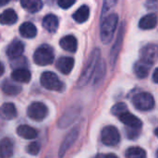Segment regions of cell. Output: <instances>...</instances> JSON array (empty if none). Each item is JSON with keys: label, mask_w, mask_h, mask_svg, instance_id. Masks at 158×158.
<instances>
[{"label": "cell", "mask_w": 158, "mask_h": 158, "mask_svg": "<svg viewBox=\"0 0 158 158\" xmlns=\"http://www.w3.org/2000/svg\"><path fill=\"white\" fill-rule=\"evenodd\" d=\"M59 44L62 49H64L68 52L74 53L77 51L78 42H77L76 37L73 35H66V36L62 37L59 41Z\"/></svg>", "instance_id": "14"}, {"label": "cell", "mask_w": 158, "mask_h": 158, "mask_svg": "<svg viewBox=\"0 0 158 158\" xmlns=\"http://www.w3.org/2000/svg\"><path fill=\"white\" fill-rule=\"evenodd\" d=\"M100 56H101V52H100L99 48L94 49L91 53V55L87 60V63H86V65L80 76V79L78 81L79 87L85 86L89 82L91 78L94 75V72L96 71V69L100 62Z\"/></svg>", "instance_id": "1"}, {"label": "cell", "mask_w": 158, "mask_h": 158, "mask_svg": "<svg viewBox=\"0 0 158 158\" xmlns=\"http://www.w3.org/2000/svg\"><path fill=\"white\" fill-rule=\"evenodd\" d=\"M101 140L104 144L107 146L117 145L120 141V134L118 130L114 126H106L102 130Z\"/></svg>", "instance_id": "7"}, {"label": "cell", "mask_w": 158, "mask_h": 158, "mask_svg": "<svg viewBox=\"0 0 158 158\" xmlns=\"http://www.w3.org/2000/svg\"><path fill=\"white\" fill-rule=\"evenodd\" d=\"M48 114L47 106L42 102H32L27 109V115L34 121H42Z\"/></svg>", "instance_id": "6"}, {"label": "cell", "mask_w": 158, "mask_h": 158, "mask_svg": "<svg viewBox=\"0 0 158 158\" xmlns=\"http://www.w3.org/2000/svg\"><path fill=\"white\" fill-rule=\"evenodd\" d=\"M156 158H158V150L156 151Z\"/></svg>", "instance_id": "38"}, {"label": "cell", "mask_w": 158, "mask_h": 158, "mask_svg": "<svg viewBox=\"0 0 158 158\" xmlns=\"http://www.w3.org/2000/svg\"><path fill=\"white\" fill-rule=\"evenodd\" d=\"M153 81H154V82L158 84V68L155 69V71L153 73Z\"/></svg>", "instance_id": "34"}, {"label": "cell", "mask_w": 158, "mask_h": 158, "mask_svg": "<svg viewBox=\"0 0 158 158\" xmlns=\"http://www.w3.org/2000/svg\"><path fill=\"white\" fill-rule=\"evenodd\" d=\"M17 133L19 137L26 140H33L38 136V132L35 129L29 125H20L17 128Z\"/></svg>", "instance_id": "17"}, {"label": "cell", "mask_w": 158, "mask_h": 158, "mask_svg": "<svg viewBox=\"0 0 158 158\" xmlns=\"http://www.w3.org/2000/svg\"><path fill=\"white\" fill-rule=\"evenodd\" d=\"M157 16L156 14H147L141 18L139 21V27L143 30H150L157 25Z\"/></svg>", "instance_id": "18"}, {"label": "cell", "mask_w": 158, "mask_h": 158, "mask_svg": "<svg viewBox=\"0 0 158 158\" xmlns=\"http://www.w3.org/2000/svg\"><path fill=\"white\" fill-rule=\"evenodd\" d=\"M1 114L6 119H13L17 117V109L13 103H5L1 106Z\"/></svg>", "instance_id": "26"}, {"label": "cell", "mask_w": 158, "mask_h": 158, "mask_svg": "<svg viewBox=\"0 0 158 158\" xmlns=\"http://www.w3.org/2000/svg\"><path fill=\"white\" fill-rule=\"evenodd\" d=\"M118 24V16L117 13L107 15L101 22L100 26V37L104 44H108L117 30Z\"/></svg>", "instance_id": "2"}, {"label": "cell", "mask_w": 158, "mask_h": 158, "mask_svg": "<svg viewBox=\"0 0 158 158\" xmlns=\"http://www.w3.org/2000/svg\"><path fill=\"white\" fill-rule=\"evenodd\" d=\"M73 19L78 22V23H83L85 22L89 17H90V8L87 5H82L72 15Z\"/></svg>", "instance_id": "21"}, {"label": "cell", "mask_w": 158, "mask_h": 158, "mask_svg": "<svg viewBox=\"0 0 158 158\" xmlns=\"http://www.w3.org/2000/svg\"><path fill=\"white\" fill-rule=\"evenodd\" d=\"M19 34L27 39L34 38L37 34V29L31 22L26 21L19 26Z\"/></svg>", "instance_id": "19"}, {"label": "cell", "mask_w": 158, "mask_h": 158, "mask_svg": "<svg viewBox=\"0 0 158 158\" xmlns=\"http://www.w3.org/2000/svg\"><path fill=\"white\" fill-rule=\"evenodd\" d=\"M138 135H139V133H138V131L137 130H132L131 129V131H128V136L131 139H135V138L138 137Z\"/></svg>", "instance_id": "33"}, {"label": "cell", "mask_w": 158, "mask_h": 158, "mask_svg": "<svg viewBox=\"0 0 158 158\" xmlns=\"http://www.w3.org/2000/svg\"><path fill=\"white\" fill-rule=\"evenodd\" d=\"M41 149V145L38 142H31L26 148V151L28 154L31 155V156H37L40 152Z\"/></svg>", "instance_id": "29"}, {"label": "cell", "mask_w": 158, "mask_h": 158, "mask_svg": "<svg viewBox=\"0 0 158 158\" xmlns=\"http://www.w3.org/2000/svg\"><path fill=\"white\" fill-rule=\"evenodd\" d=\"M141 53L142 58L154 62L155 57L158 55V46L156 44H148L141 50Z\"/></svg>", "instance_id": "25"}, {"label": "cell", "mask_w": 158, "mask_h": 158, "mask_svg": "<svg viewBox=\"0 0 158 158\" xmlns=\"http://www.w3.org/2000/svg\"><path fill=\"white\" fill-rule=\"evenodd\" d=\"M40 82L43 87L50 91L63 92L65 84L58 79L56 74L51 71H44L40 77Z\"/></svg>", "instance_id": "3"}, {"label": "cell", "mask_w": 158, "mask_h": 158, "mask_svg": "<svg viewBox=\"0 0 158 158\" xmlns=\"http://www.w3.org/2000/svg\"><path fill=\"white\" fill-rule=\"evenodd\" d=\"M126 158H146V152L139 146L130 147L126 153Z\"/></svg>", "instance_id": "27"}, {"label": "cell", "mask_w": 158, "mask_h": 158, "mask_svg": "<svg viewBox=\"0 0 158 158\" xmlns=\"http://www.w3.org/2000/svg\"><path fill=\"white\" fill-rule=\"evenodd\" d=\"M74 58L70 56H61L59 59H57L56 66L61 73L67 75L71 72L74 67Z\"/></svg>", "instance_id": "13"}, {"label": "cell", "mask_w": 158, "mask_h": 158, "mask_svg": "<svg viewBox=\"0 0 158 158\" xmlns=\"http://www.w3.org/2000/svg\"><path fill=\"white\" fill-rule=\"evenodd\" d=\"M118 118L123 124H125L126 126H128L129 128H131L132 130L139 131L143 126L142 120L140 118H138L136 116H134L133 114L130 113L129 111L126 112L125 114L121 115Z\"/></svg>", "instance_id": "12"}, {"label": "cell", "mask_w": 158, "mask_h": 158, "mask_svg": "<svg viewBox=\"0 0 158 158\" xmlns=\"http://www.w3.org/2000/svg\"><path fill=\"white\" fill-rule=\"evenodd\" d=\"M95 158H105V156H103L102 155H98V156H96Z\"/></svg>", "instance_id": "36"}, {"label": "cell", "mask_w": 158, "mask_h": 158, "mask_svg": "<svg viewBox=\"0 0 158 158\" xmlns=\"http://www.w3.org/2000/svg\"><path fill=\"white\" fill-rule=\"evenodd\" d=\"M75 2H76L75 0H58L57 4L61 8L67 9V8H69L72 5H74Z\"/></svg>", "instance_id": "31"}, {"label": "cell", "mask_w": 158, "mask_h": 158, "mask_svg": "<svg viewBox=\"0 0 158 158\" xmlns=\"http://www.w3.org/2000/svg\"><path fill=\"white\" fill-rule=\"evenodd\" d=\"M23 52H24V44L18 39L12 41L6 48V56L11 60L20 57Z\"/></svg>", "instance_id": "10"}, {"label": "cell", "mask_w": 158, "mask_h": 158, "mask_svg": "<svg viewBox=\"0 0 158 158\" xmlns=\"http://www.w3.org/2000/svg\"><path fill=\"white\" fill-rule=\"evenodd\" d=\"M105 70H106L105 62H104V63H103V62L99 63V65H98V67H97V69H96L95 74L94 75V83L97 82L101 78H103V76L105 75Z\"/></svg>", "instance_id": "30"}, {"label": "cell", "mask_w": 158, "mask_h": 158, "mask_svg": "<svg viewBox=\"0 0 158 158\" xmlns=\"http://www.w3.org/2000/svg\"><path fill=\"white\" fill-rule=\"evenodd\" d=\"M116 4H117L116 1H105L103 5V13H106L107 10L110 9V7H112Z\"/></svg>", "instance_id": "32"}, {"label": "cell", "mask_w": 158, "mask_h": 158, "mask_svg": "<svg viewBox=\"0 0 158 158\" xmlns=\"http://www.w3.org/2000/svg\"><path fill=\"white\" fill-rule=\"evenodd\" d=\"M132 104L139 110L149 111L155 107V99L150 93L143 92L133 96Z\"/></svg>", "instance_id": "5"}, {"label": "cell", "mask_w": 158, "mask_h": 158, "mask_svg": "<svg viewBox=\"0 0 158 158\" xmlns=\"http://www.w3.org/2000/svg\"><path fill=\"white\" fill-rule=\"evenodd\" d=\"M54 52L48 44L40 45L33 54V61L39 66L50 65L54 61Z\"/></svg>", "instance_id": "4"}, {"label": "cell", "mask_w": 158, "mask_h": 158, "mask_svg": "<svg viewBox=\"0 0 158 158\" xmlns=\"http://www.w3.org/2000/svg\"><path fill=\"white\" fill-rule=\"evenodd\" d=\"M155 134H156V136L158 137V128H157V129H156V130H155Z\"/></svg>", "instance_id": "37"}, {"label": "cell", "mask_w": 158, "mask_h": 158, "mask_svg": "<svg viewBox=\"0 0 158 158\" xmlns=\"http://www.w3.org/2000/svg\"><path fill=\"white\" fill-rule=\"evenodd\" d=\"M31 72L23 68V69H15V70L12 71L11 73V79L14 81L17 82H22V83H27L31 81Z\"/></svg>", "instance_id": "15"}, {"label": "cell", "mask_w": 158, "mask_h": 158, "mask_svg": "<svg viewBox=\"0 0 158 158\" xmlns=\"http://www.w3.org/2000/svg\"><path fill=\"white\" fill-rule=\"evenodd\" d=\"M124 32H125V23H122L120 28H119V31H118V37L116 39V42L114 43L112 49H111V52H110V63L113 67L116 65L118 56L119 55V51L122 47Z\"/></svg>", "instance_id": "8"}, {"label": "cell", "mask_w": 158, "mask_h": 158, "mask_svg": "<svg viewBox=\"0 0 158 158\" xmlns=\"http://www.w3.org/2000/svg\"><path fill=\"white\" fill-rule=\"evenodd\" d=\"M153 64H154L153 61H150L147 59L141 58L140 60H138L134 65V72L136 76L140 79H143L147 77Z\"/></svg>", "instance_id": "11"}, {"label": "cell", "mask_w": 158, "mask_h": 158, "mask_svg": "<svg viewBox=\"0 0 158 158\" xmlns=\"http://www.w3.org/2000/svg\"><path fill=\"white\" fill-rule=\"evenodd\" d=\"M79 128H74L73 130H71V131L66 136V138L64 139V141L62 142L60 148H59V152H58V156L59 157L62 158L65 154L69 151V149L72 146V144L75 143V141L77 140L78 136H79Z\"/></svg>", "instance_id": "9"}, {"label": "cell", "mask_w": 158, "mask_h": 158, "mask_svg": "<svg viewBox=\"0 0 158 158\" xmlns=\"http://www.w3.org/2000/svg\"><path fill=\"white\" fill-rule=\"evenodd\" d=\"M2 91L7 95H17L21 92V87L15 82L6 79L2 81Z\"/></svg>", "instance_id": "20"}, {"label": "cell", "mask_w": 158, "mask_h": 158, "mask_svg": "<svg viewBox=\"0 0 158 158\" xmlns=\"http://www.w3.org/2000/svg\"><path fill=\"white\" fill-rule=\"evenodd\" d=\"M20 5L25 10L31 13L38 12L43 7V2L40 0H21Z\"/></svg>", "instance_id": "22"}, {"label": "cell", "mask_w": 158, "mask_h": 158, "mask_svg": "<svg viewBox=\"0 0 158 158\" xmlns=\"http://www.w3.org/2000/svg\"><path fill=\"white\" fill-rule=\"evenodd\" d=\"M58 19L54 14H47L43 19V27L49 32H56L58 28Z\"/></svg>", "instance_id": "16"}, {"label": "cell", "mask_w": 158, "mask_h": 158, "mask_svg": "<svg viewBox=\"0 0 158 158\" xmlns=\"http://www.w3.org/2000/svg\"><path fill=\"white\" fill-rule=\"evenodd\" d=\"M126 112H128V106L124 103H118V104L114 105L111 108V113L114 116H117L118 118L121 115L125 114Z\"/></svg>", "instance_id": "28"}, {"label": "cell", "mask_w": 158, "mask_h": 158, "mask_svg": "<svg viewBox=\"0 0 158 158\" xmlns=\"http://www.w3.org/2000/svg\"><path fill=\"white\" fill-rule=\"evenodd\" d=\"M17 20H18L17 13L12 8H7L5 11H3V13L1 14L0 21L4 25H12L16 23Z\"/></svg>", "instance_id": "23"}, {"label": "cell", "mask_w": 158, "mask_h": 158, "mask_svg": "<svg viewBox=\"0 0 158 158\" xmlns=\"http://www.w3.org/2000/svg\"><path fill=\"white\" fill-rule=\"evenodd\" d=\"M1 158H10L13 155V144L8 138H3L0 143Z\"/></svg>", "instance_id": "24"}, {"label": "cell", "mask_w": 158, "mask_h": 158, "mask_svg": "<svg viewBox=\"0 0 158 158\" xmlns=\"http://www.w3.org/2000/svg\"><path fill=\"white\" fill-rule=\"evenodd\" d=\"M105 158H118V156L115 154H107L106 156H105Z\"/></svg>", "instance_id": "35"}]
</instances>
